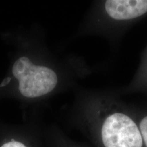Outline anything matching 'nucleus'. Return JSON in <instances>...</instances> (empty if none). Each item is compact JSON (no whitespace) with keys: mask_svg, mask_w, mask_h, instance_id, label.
I'll return each mask as SVG.
<instances>
[{"mask_svg":"<svg viewBox=\"0 0 147 147\" xmlns=\"http://www.w3.org/2000/svg\"><path fill=\"white\" fill-rule=\"evenodd\" d=\"M12 73L18 80L20 93L27 98H37L49 94L58 84V76L53 69L36 65L27 57L22 56L14 61Z\"/></svg>","mask_w":147,"mask_h":147,"instance_id":"1","label":"nucleus"},{"mask_svg":"<svg viewBox=\"0 0 147 147\" xmlns=\"http://www.w3.org/2000/svg\"><path fill=\"white\" fill-rule=\"evenodd\" d=\"M105 147H142L143 140L140 130L131 117L115 112L108 115L101 130Z\"/></svg>","mask_w":147,"mask_h":147,"instance_id":"2","label":"nucleus"},{"mask_svg":"<svg viewBox=\"0 0 147 147\" xmlns=\"http://www.w3.org/2000/svg\"><path fill=\"white\" fill-rule=\"evenodd\" d=\"M104 9L110 18L117 21H127L147 12V0H108Z\"/></svg>","mask_w":147,"mask_h":147,"instance_id":"3","label":"nucleus"},{"mask_svg":"<svg viewBox=\"0 0 147 147\" xmlns=\"http://www.w3.org/2000/svg\"><path fill=\"white\" fill-rule=\"evenodd\" d=\"M139 129L140 130L142 140L147 147V116L144 117L140 121Z\"/></svg>","mask_w":147,"mask_h":147,"instance_id":"4","label":"nucleus"},{"mask_svg":"<svg viewBox=\"0 0 147 147\" xmlns=\"http://www.w3.org/2000/svg\"><path fill=\"white\" fill-rule=\"evenodd\" d=\"M0 147H28L25 143L21 142L16 140H9L5 141L1 145Z\"/></svg>","mask_w":147,"mask_h":147,"instance_id":"5","label":"nucleus"}]
</instances>
